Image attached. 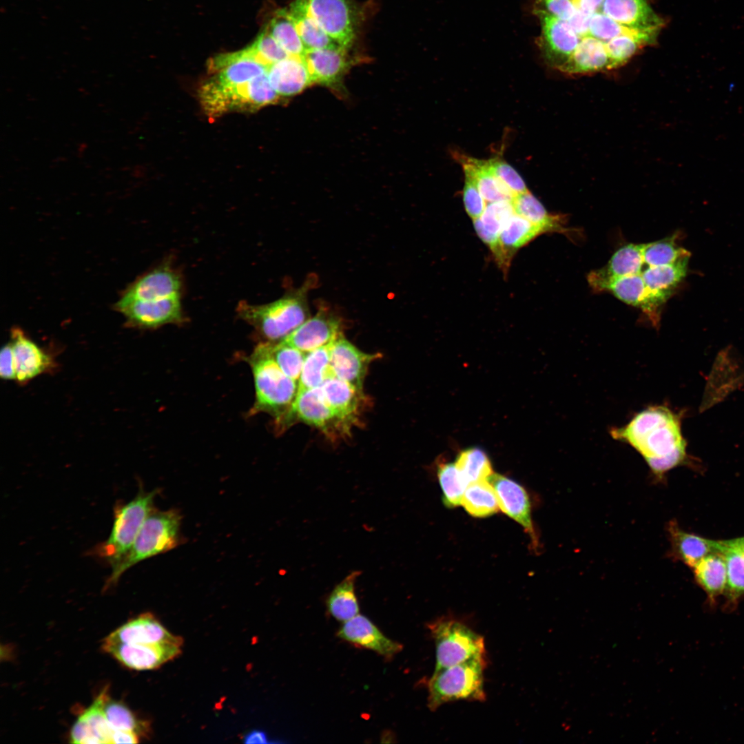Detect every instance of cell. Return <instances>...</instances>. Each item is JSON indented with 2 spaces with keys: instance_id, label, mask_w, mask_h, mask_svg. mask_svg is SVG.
<instances>
[{
  "instance_id": "6da1fadb",
  "label": "cell",
  "mask_w": 744,
  "mask_h": 744,
  "mask_svg": "<svg viewBox=\"0 0 744 744\" xmlns=\"http://www.w3.org/2000/svg\"><path fill=\"white\" fill-rule=\"evenodd\" d=\"M610 434L637 451L658 479L687 459L680 418L665 406L647 407L624 426L612 428Z\"/></svg>"
},
{
  "instance_id": "7a4b0ae2",
  "label": "cell",
  "mask_w": 744,
  "mask_h": 744,
  "mask_svg": "<svg viewBox=\"0 0 744 744\" xmlns=\"http://www.w3.org/2000/svg\"><path fill=\"white\" fill-rule=\"evenodd\" d=\"M313 281L307 280L298 289L269 303L242 302L237 313L269 341L281 340L310 318L307 293Z\"/></svg>"
},
{
  "instance_id": "3957f363",
  "label": "cell",
  "mask_w": 744,
  "mask_h": 744,
  "mask_svg": "<svg viewBox=\"0 0 744 744\" xmlns=\"http://www.w3.org/2000/svg\"><path fill=\"white\" fill-rule=\"evenodd\" d=\"M181 519L176 509H154L145 519L130 549L112 566L105 589L114 586L121 575L135 564L176 548L181 540Z\"/></svg>"
},
{
  "instance_id": "277c9868",
  "label": "cell",
  "mask_w": 744,
  "mask_h": 744,
  "mask_svg": "<svg viewBox=\"0 0 744 744\" xmlns=\"http://www.w3.org/2000/svg\"><path fill=\"white\" fill-rule=\"evenodd\" d=\"M254 375L256 398L250 413H271L278 420L290 406L298 383L287 376L273 360L270 342L260 344L249 358Z\"/></svg>"
},
{
  "instance_id": "5b68a950",
  "label": "cell",
  "mask_w": 744,
  "mask_h": 744,
  "mask_svg": "<svg viewBox=\"0 0 744 744\" xmlns=\"http://www.w3.org/2000/svg\"><path fill=\"white\" fill-rule=\"evenodd\" d=\"M155 489H141L127 503L118 502L114 508V522L109 537L96 546L91 554L106 561L111 566L118 562L132 547L147 517L154 509L158 493Z\"/></svg>"
},
{
  "instance_id": "8992f818",
  "label": "cell",
  "mask_w": 744,
  "mask_h": 744,
  "mask_svg": "<svg viewBox=\"0 0 744 744\" xmlns=\"http://www.w3.org/2000/svg\"><path fill=\"white\" fill-rule=\"evenodd\" d=\"M485 665L484 657L435 670L428 683L430 710L433 711L440 705L454 701H484Z\"/></svg>"
},
{
  "instance_id": "52a82bcc",
  "label": "cell",
  "mask_w": 744,
  "mask_h": 744,
  "mask_svg": "<svg viewBox=\"0 0 744 744\" xmlns=\"http://www.w3.org/2000/svg\"><path fill=\"white\" fill-rule=\"evenodd\" d=\"M429 629L435 645V670L485 657L484 638L461 622L442 619Z\"/></svg>"
},
{
  "instance_id": "ba28073f",
  "label": "cell",
  "mask_w": 744,
  "mask_h": 744,
  "mask_svg": "<svg viewBox=\"0 0 744 744\" xmlns=\"http://www.w3.org/2000/svg\"><path fill=\"white\" fill-rule=\"evenodd\" d=\"M294 418L331 438L347 435L352 427L325 402L319 387L297 391L290 406L277 420L285 426Z\"/></svg>"
},
{
  "instance_id": "9c48e42d",
  "label": "cell",
  "mask_w": 744,
  "mask_h": 744,
  "mask_svg": "<svg viewBox=\"0 0 744 744\" xmlns=\"http://www.w3.org/2000/svg\"><path fill=\"white\" fill-rule=\"evenodd\" d=\"M114 309L125 317L127 327L153 329L185 320L181 294L152 300L116 302Z\"/></svg>"
},
{
  "instance_id": "30bf717a",
  "label": "cell",
  "mask_w": 744,
  "mask_h": 744,
  "mask_svg": "<svg viewBox=\"0 0 744 744\" xmlns=\"http://www.w3.org/2000/svg\"><path fill=\"white\" fill-rule=\"evenodd\" d=\"M319 25L345 49L355 38L358 14L352 0H304Z\"/></svg>"
},
{
  "instance_id": "8fae6325",
  "label": "cell",
  "mask_w": 744,
  "mask_h": 744,
  "mask_svg": "<svg viewBox=\"0 0 744 744\" xmlns=\"http://www.w3.org/2000/svg\"><path fill=\"white\" fill-rule=\"evenodd\" d=\"M10 333L18 384H26L41 374L55 371L57 362L53 353L39 347L19 327H13Z\"/></svg>"
},
{
  "instance_id": "7c38bea8",
  "label": "cell",
  "mask_w": 744,
  "mask_h": 744,
  "mask_svg": "<svg viewBox=\"0 0 744 744\" xmlns=\"http://www.w3.org/2000/svg\"><path fill=\"white\" fill-rule=\"evenodd\" d=\"M536 16L541 27L537 45L547 63L559 70L577 47L580 37L566 21L546 14Z\"/></svg>"
},
{
  "instance_id": "4fadbf2b",
  "label": "cell",
  "mask_w": 744,
  "mask_h": 744,
  "mask_svg": "<svg viewBox=\"0 0 744 744\" xmlns=\"http://www.w3.org/2000/svg\"><path fill=\"white\" fill-rule=\"evenodd\" d=\"M176 643H125L103 641V650L124 666L136 670L155 669L181 652Z\"/></svg>"
},
{
  "instance_id": "5bb4252c",
  "label": "cell",
  "mask_w": 744,
  "mask_h": 744,
  "mask_svg": "<svg viewBox=\"0 0 744 744\" xmlns=\"http://www.w3.org/2000/svg\"><path fill=\"white\" fill-rule=\"evenodd\" d=\"M341 335L340 318L321 308L280 342L307 353L329 344Z\"/></svg>"
},
{
  "instance_id": "9a60e30c",
  "label": "cell",
  "mask_w": 744,
  "mask_h": 744,
  "mask_svg": "<svg viewBox=\"0 0 744 744\" xmlns=\"http://www.w3.org/2000/svg\"><path fill=\"white\" fill-rule=\"evenodd\" d=\"M180 276L169 265H161L138 277L122 293L117 302L152 300L181 294Z\"/></svg>"
},
{
  "instance_id": "2e32d148",
  "label": "cell",
  "mask_w": 744,
  "mask_h": 744,
  "mask_svg": "<svg viewBox=\"0 0 744 744\" xmlns=\"http://www.w3.org/2000/svg\"><path fill=\"white\" fill-rule=\"evenodd\" d=\"M487 480L495 492L502 510L524 527L534 548H538L539 540L531 519L530 502L524 488L514 480L497 473H493Z\"/></svg>"
},
{
  "instance_id": "e0dca14e",
  "label": "cell",
  "mask_w": 744,
  "mask_h": 744,
  "mask_svg": "<svg viewBox=\"0 0 744 744\" xmlns=\"http://www.w3.org/2000/svg\"><path fill=\"white\" fill-rule=\"evenodd\" d=\"M378 358L359 350L342 334L332 342L330 367L333 375L362 389L369 364Z\"/></svg>"
},
{
  "instance_id": "ac0fdd59",
  "label": "cell",
  "mask_w": 744,
  "mask_h": 744,
  "mask_svg": "<svg viewBox=\"0 0 744 744\" xmlns=\"http://www.w3.org/2000/svg\"><path fill=\"white\" fill-rule=\"evenodd\" d=\"M596 291H608L623 302L640 308L652 325H659L661 304L648 290L641 273L610 280Z\"/></svg>"
},
{
  "instance_id": "d6986e66",
  "label": "cell",
  "mask_w": 744,
  "mask_h": 744,
  "mask_svg": "<svg viewBox=\"0 0 744 744\" xmlns=\"http://www.w3.org/2000/svg\"><path fill=\"white\" fill-rule=\"evenodd\" d=\"M211 73L216 74L211 77L223 86H235L247 83L267 72L268 68L254 61L247 48L238 52L221 54L214 56L208 62Z\"/></svg>"
},
{
  "instance_id": "ffe728a7",
  "label": "cell",
  "mask_w": 744,
  "mask_h": 744,
  "mask_svg": "<svg viewBox=\"0 0 744 744\" xmlns=\"http://www.w3.org/2000/svg\"><path fill=\"white\" fill-rule=\"evenodd\" d=\"M112 643H176L182 645L181 637L175 636L151 613L141 614L110 633L103 640Z\"/></svg>"
},
{
  "instance_id": "44dd1931",
  "label": "cell",
  "mask_w": 744,
  "mask_h": 744,
  "mask_svg": "<svg viewBox=\"0 0 744 744\" xmlns=\"http://www.w3.org/2000/svg\"><path fill=\"white\" fill-rule=\"evenodd\" d=\"M337 635L386 657H391L402 650L401 643L386 637L371 620L359 614L344 621Z\"/></svg>"
},
{
  "instance_id": "7402d4cb",
  "label": "cell",
  "mask_w": 744,
  "mask_h": 744,
  "mask_svg": "<svg viewBox=\"0 0 744 744\" xmlns=\"http://www.w3.org/2000/svg\"><path fill=\"white\" fill-rule=\"evenodd\" d=\"M515 214L512 200L488 203L482 216L473 220L474 228L480 239L489 247L497 264L508 270L500 244V234L508 219Z\"/></svg>"
},
{
  "instance_id": "603a6c76",
  "label": "cell",
  "mask_w": 744,
  "mask_h": 744,
  "mask_svg": "<svg viewBox=\"0 0 744 744\" xmlns=\"http://www.w3.org/2000/svg\"><path fill=\"white\" fill-rule=\"evenodd\" d=\"M600 10L630 28L660 31L665 24L645 0H603Z\"/></svg>"
},
{
  "instance_id": "cb8c5ba5",
  "label": "cell",
  "mask_w": 744,
  "mask_h": 744,
  "mask_svg": "<svg viewBox=\"0 0 744 744\" xmlns=\"http://www.w3.org/2000/svg\"><path fill=\"white\" fill-rule=\"evenodd\" d=\"M347 50L344 48H329L308 50L303 56L313 83L334 87L350 66Z\"/></svg>"
},
{
  "instance_id": "d4e9b609",
  "label": "cell",
  "mask_w": 744,
  "mask_h": 744,
  "mask_svg": "<svg viewBox=\"0 0 744 744\" xmlns=\"http://www.w3.org/2000/svg\"><path fill=\"white\" fill-rule=\"evenodd\" d=\"M325 402L351 426L357 423L365 403L363 389L334 375L327 378L319 386Z\"/></svg>"
},
{
  "instance_id": "484cf974",
  "label": "cell",
  "mask_w": 744,
  "mask_h": 744,
  "mask_svg": "<svg viewBox=\"0 0 744 744\" xmlns=\"http://www.w3.org/2000/svg\"><path fill=\"white\" fill-rule=\"evenodd\" d=\"M267 76L280 97L298 94L313 83L303 57L289 56L271 64Z\"/></svg>"
},
{
  "instance_id": "4316f807",
  "label": "cell",
  "mask_w": 744,
  "mask_h": 744,
  "mask_svg": "<svg viewBox=\"0 0 744 744\" xmlns=\"http://www.w3.org/2000/svg\"><path fill=\"white\" fill-rule=\"evenodd\" d=\"M671 556L693 568L705 557L721 553L720 540H712L685 531L671 521L668 526Z\"/></svg>"
},
{
  "instance_id": "83f0119b",
  "label": "cell",
  "mask_w": 744,
  "mask_h": 744,
  "mask_svg": "<svg viewBox=\"0 0 744 744\" xmlns=\"http://www.w3.org/2000/svg\"><path fill=\"white\" fill-rule=\"evenodd\" d=\"M642 247L643 244H629L619 249L605 267L589 273L590 286L595 291L610 280L641 273L645 267Z\"/></svg>"
},
{
  "instance_id": "f1b7e54d",
  "label": "cell",
  "mask_w": 744,
  "mask_h": 744,
  "mask_svg": "<svg viewBox=\"0 0 744 744\" xmlns=\"http://www.w3.org/2000/svg\"><path fill=\"white\" fill-rule=\"evenodd\" d=\"M456 156L462 165L464 174L474 180L480 194L487 203L513 200L514 195L496 177L489 160H479L460 154H457Z\"/></svg>"
},
{
  "instance_id": "f546056e",
  "label": "cell",
  "mask_w": 744,
  "mask_h": 744,
  "mask_svg": "<svg viewBox=\"0 0 744 744\" xmlns=\"http://www.w3.org/2000/svg\"><path fill=\"white\" fill-rule=\"evenodd\" d=\"M609 59L605 43L590 36L582 37L577 47L560 68L571 74H585L608 70Z\"/></svg>"
},
{
  "instance_id": "4dcf8cb0",
  "label": "cell",
  "mask_w": 744,
  "mask_h": 744,
  "mask_svg": "<svg viewBox=\"0 0 744 744\" xmlns=\"http://www.w3.org/2000/svg\"><path fill=\"white\" fill-rule=\"evenodd\" d=\"M690 257L663 266H645L641 272L651 293L664 304L685 277Z\"/></svg>"
},
{
  "instance_id": "1f68e13d",
  "label": "cell",
  "mask_w": 744,
  "mask_h": 744,
  "mask_svg": "<svg viewBox=\"0 0 744 744\" xmlns=\"http://www.w3.org/2000/svg\"><path fill=\"white\" fill-rule=\"evenodd\" d=\"M694 579L705 592L710 603L714 604L724 595L727 585V568L723 555L710 554L702 559L693 568Z\"/></svg>"
},
{
  "instance_id": "d6a6232c",
  "label": "cell",
  "mask_w": 744,
  "mask_h": 744,
  "mask_svg": "<svg viewBox=\"0 0 744 744\" xmlns=\"http://www.w3.org/2000/svg\"><path fill=\"white\" fill-rule=\"evenodd\" d=\"M288 11L307 51L342 47L311 17L304 0H295Z\"/></svg>"
},
{
  "instance_id": "836d02e7",
  "label": "cell",
  "mask_w": 744,
  "mask_h": 744,
  "mask_svg": "<svg viewBox=\"0 0 744 744\" xmlns=\"http://www.w3.org/2000/svg\"><path fill=\"white\" fill-rule=\"evenodd\" d=\"M543 233L546 231L539 225L513 214L504 225L499 237L507 266H510L513 255L518 249Z\"/></svg>"
},
{
  "instance_id": "e575fe53",
  "label": "cell",
  "mask_w": 744,
  "mask_h": 744,
  "mask_svg": "<svg viewBox=\"0 0 744 744\" xmlns=\"http://www.w3.org/2000/svg\"><path fill=\"white\" fill-rule=\"evenodd\" d=\"M720 543L727 568L725 607L732 610L744 597V552L725 540H720Z\"/></svg>"
},
{
  "instance_id": "d590c367",
  "label": "cell",
  "mask_w": 744,
  "mask_h": 744,
  "mask_svg": "<svg viewBox=\"0 0 744 744\" xmlns=\"http://www.w3.org/2000/svg\"><path fill=\"white\" fill-rule=\"evenodd\" d=\"M360 574L359 570L351 572L334 587L327 599L329 613L338 621L344 622L359 614L355 583Z\"/></svg>"
},
{
  "instance_id": "8d00e7d4",
  "label": "cell",
  "mask_w": 744,
  "mask_h": 744,
  "mask_svg": "<svg viewBox=\"0 0 744 744\" xmlns=\"http://www.w3.org/2000/svg\"><path fill=\"white\" fill-rule=\"evenodd\" d=\"M659 30H641L624 26L602 12L592 14L588 34L606 43L621 35L630 36L644 45L654 43Z\"/></svg>"
},
{
  "instance_id": "74e56055",
  "label": "cell",
  "mask_w": 744,
  "mask_h": 744,
  "mask_svg": "<svg viewBox=\"0 0 744 744\" xmlns=\"http://www.w3.org/2000/svg\"><path fill=\"white\" fill-rule=\"evenodd\" d=\"M333 342L307 353L298 381V391L319 387L333 375L330 367Z\"/></svg>"
},
{
  "instance_id": "f35d334b",
  "label": "cell",
  "mask_w": 744,
  "mask_h": 744,
  "mask_svg": "<svg viewBox=\"0 0 744 744\" xmlns=\"http://www.w3.org/2000/svg\"><path fill=\"white\" fill-rule=\"evenodd\" d=\"M512 204L515 214L539 225L546 232L562 231L563 217L549 214L529 191L514 196Z\"/></svg>"
},
{
  "instance_id": "ab89813d",
  "label": "cell",
  "mask_w": 744,
  "mask_h": 744,
  "mask_svg": "<svg viewBox=\"0 0 744 744\" xmlns=\"http://www.w3.org/2000/svg\"><path fill=\"white\" fill-rule=\"evenodd\" d=\"M462 505L475 517H487L497 513L499 506L495 492L489 482L480 480L466 488Z\"/></svg>"
},
{
  "instance_id": "60d3db41",
  "label": "cell",
  "mask_w": 744,
  "mask_h": 744,
  "mask_svg": "<svg viewBox=\"0 0 744 744\" xmlns=\"http://www.w3.org/2000/svg\"><path fill=\"white\" fill-rule=\"evenodd\" d=\"M265 29L289 56H304L307 50L288 10L277 11Z\"/></svg>"
},
{
  "instance_id": "b9f144b4",
  "label": "cell",
  "mask_w": 744,
  "mask_h": 744,
  "mask_svg": "<svg viewBox=\"0 0 744 744\" xmlns=\"http://www.w3.org/2000/svg\"><path fill=\"white\" fill-rule=\"evenodd\" d=\"M97 697L103 714L114 730L132 731L138 735L147 730L145 722L139 721L126 705L112 699L105 691Z\"/></svg>"
},
{
  "instance_id": "7bdbcfd3",
  "label": "cell",
  "mask_w": 744,
  "mask_h": 744,
  "mask_svg": "<svg viewBox=\"0 0 744 744\" xmlns=\"http://www.w3.org/2000/svg\"><path fill=\"white\" fill-rule=\"evenodd\" d=\"M455 463L467 485L471 482L488 479L493 473L488 455L478 447H471L461 451Z\"/></svg>"
},
{
  "instance_id": "ee69618b",
  "label": "cell",
  "mask_w": 744,
  "mask_h": 744,
  "mask_svg": "<svg viewBox=\"0 0 744 744\" xmlns=\"http://www.w3.org/2000/svg\"><path fill=\"white\" fill-rule=\"evenodd\" d=\"M642 254L645 266H663L690 257V252L679 246L674 237L643 244Z\"/></svg>"
},
{
  "instance_id": "f6af8a7d",
  "label": "cell",
  "mask_w": 744,
  "mask_h": 744,
  "mask_svg": "<svg viewBox=\"0 0 744 744\" xmlns=\"http://www.w3.org/2000/svg\"><path fill=\"white\" fill-rule=\"evenodd\" d=\"M437 473L444 505L448 508L460 506L468 485L464 481L455 463L440 464Z\"/></svg>"
},
{
  "instance_id": "bcb514c9",
  "label": "cell",
  "mask_w": 744,
  "mask_h": 744,
  "mask_svg": "<svg viewBox=\"0 0 744 744\" xmlns=\"http://www.w3.org/2000/svg\"><path fill=\"white\" fill-rule=\"evenodd\" d=\"M251 58L267 68L289 56L275 39L265 29L247 47Z\"/></svg>"
},
{
  "instance_id": "7dc6e473",
  "label": "cell",
  "mask_w": 744,
  "mask_h": 744,
  "mask_svg": "<svg viewBox=\"0 0 744 744\" xmlns=\"http://www.w3.org/2000/svg\"><path fill=\"white\" fill-rule=\"evenodd\" d=\"M270 350L280 369L291 379L298 381L307 353L280 341L277 344L270 342Z\"/></svg>"
},
{
  "instance_id": "c3c4849f",
  "label": "cell",
  "mask_w": 744,
  "mask_h": 744,
  "mask_svg": "<svg viewBox=\"0 0 744 744\" xmlns=\"http://www.w3.org/2000/svg\"><path fill=\"white\" fill-rule=\"evenodd\" d=\"M643 45L639 41L628 35L618 36L606 42L605 47L609 59L608 70L625 64Z\"/></svg>"
},
{
  "instance_id": "681fc988",
  "label": "cell",
  "mask_w": 744,
  "mask_h": 744,
  "mask_svg": "<svg viewBox=\"0 0 744 744\" xmlns=\"http://www.w3.org/2000/svg\"><path fill=\"white\" fill-rule=\"evenodd\" d=\"M280 96L270 84L267 72L249 81V101L251 111L267 105L274 104Z\"/></svg>"
},
{
  "instance_id": "f907efd6",
  "label": "cell",
  "mask_w": 744,
  "mask_h": 744,
  "mask_svg": "<svg viewBox=\"0 0 744 744\" xmlns=\"http://www.w3.org/2000/svg\"><path fill=\"white\" fill-rule=\"evenodd\" d=\"M81 716L85 719L101 743H112V737L115 730L111 727L103 714L98 697Z\"/></svg>"
},
{
  "instance_id": "816d5d0a",
  "label": "cell",
  "mask_w": 744,
  "mask_h": 744,
  "mask_svg": "<svg viewBox=\"0 0 744 744\" xmlns=\"http://www.w3.org/2000/svg\"><path fill=\"white\" fill-rule=\"evenodd\" d=\"M492 170L496 177L513 193L514 196L528 191L527 187L516 170L499 158L489 160Z\"/></svg>"
},
{
  "instance_id": "f5cc1de1",
  "label": "cell",
  "mask_w": 744,
  "mask_h": 744,
  "mask_svg": "<svg viewBox=\"0 0 744 744\" xmlns=\"http://www.w3.org/2000/svg\"><path fill=\"white\" fill-rule=\"evenodd\" d=\"M576 10L572 0H535L533 9L535 15L546 14L566 21Z\"/></svg>"
},
{
  "instance_id": "db71d44e",
  "label": "cell",
  "mask_w": 744,
  "mask_h": 744,
  "mask_svg": "<svg viewBox=\"0 0 744 744\" xmlns=\"http://www.w3.org/2000/svg\"><path fill=\"white\" fill-rule=\"evenodd\" d=\"M463 202L468 215L473 220L479 218L487 205L474 180L465 175Z\"/></svg>"
},
{
  "instance_id": "11a10c76",
  "label": "cell",
  "mask_w": 744,
  "mask_h": 744,
  "mask_svg": "<svg viewBox=\"0 0 744 744\" xmlns=\"http://www.w3.org/2000/svg\"><path fill=\"white\" fill-rule=\"evenodd\" d=\"M70 742L80 744H99L101 741L95 736L85 719L80 716L72 727Z\"/></svg>"
},
{
  "instance_id": "9f6ffc18",
  "label": "cell",
  "mask_w": 744,
  "mask_h": 744,
  "mask_svg": "<svg viewBox=\"0 0 744 744\" xmlns=\"http://www.w3.org/2000/svg\"><path fill=\"white\" fill-rule=\"evenodd\" d=\"M0 376L6 380H16L13 351L10 342L3 346L0 351Z\"/></svg>"
},
{
  "instance_id": "6f0895ef",
  "label": "cell",
  "mask_w": 744,
  "mask_h": 744,
  "mask_svg": "<svg viewBox=\"0 0 744 744\" xmlns=\"http://www.w3.org/2000/svg\"><path fill=\"white\" fill-rule=\"evenodd\" d=\"M591 14H586L577 9L574 15L568 21L574 31L581 37L589 35V25Z\"/></svg>"
},
{
  "instance_id": "680465c9",
  "label": "cell",
  "mask_w": 744,
  "mask_h": 744,
  "mask_svg": "<svg viewBox=\"0 0 744 744\" xmlns=\"http://www.w3.org/2000/svg\"><path fill=\"white\" fill-rule=\"evenodd\" d=\"M573 3L581 12L588 14H592L600 10L603 0H572Z\"/></svg>"
},
{
  "instance_id": "91938a15",
  "label": "cell",
  "mask_w": 744,
  "mask_h": 744,
  "mask_svg": "<svg viewBox=\"0 0 744 744\" xmlns=\"http://www.w3.org/2000/svg\"><path fill=\"white\" fill-rule=\"evenodd\" d=\"M138 734L132 731L114 730L112 743H137Z\"/></svg>"
},
{
  "instance_id": "94428289",
  "label": "cell",
  "mask_w": 744,
  "mask_h": 744,
  "mask_svg": "<svg viewBox=\"0 0 744 744\" xmlns=\"http://www.w3.org/2000/svg\"><path fill=\"white\" fill-rule=\"evenodd\" d=\"M245 743H268V737L263 731L255 730L247 734L244 737Z\"/></svg>"
},
{
  "instance_id": "6125c7cd",
  "label": "cell",
  "mask_w": 744,
  "mask_h": 744,
  "mask_svg": "<svg viewBox=\"0 0 744 744\" xmlns=\"http://www.w3.org/2000/svg\"><path fill=\"white\" fill-rule=\"evenodd\" d=\"M729 544L734 546L744 552V536L725 540Z\"/></svg>"
}]
</instances>
